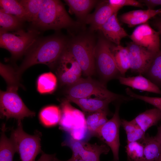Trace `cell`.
<instances>
[{"instance_id": "6da1fadb", "label": "cell", "mask_w": 161, "mask_h": 161, "mask_svg": "<svg viewBox=\"0 0 161 161\" xmlns=\"http://www.w3.org/2000/svg\"><path fill=\"white\" fill-rule=\"evenodd\" d=\"M63 37L57 35L39 37L26 54L20 65L15 69L20 78L27 69L38 64L53 67L66 47L68 43Z\"/></svg>"}, {"instance_id": "7a4b0ae2", "label": "cell", "mask_w": 161, "mask_h": 161, "mask_svg": "<svg viewBox=\"0 0 161 161\" xmlns=\"http://www.w3.org/2000/svg\"><path fill=\"white\" fill-rule=\"evenodd\" d=\"M78 25L69 16L62 2L57 0H43L36 18L32 22V28L38 30H58Z\"/></svg>"}, {"instance_id": "3957f363", "label": "cell", "mask_w": 161, "mask_h": 161, "mask_svg": "<svg viewBox=\"0 0 161 161\" xmlns=\"http://www.w3.org/2000/svg\"><path fill=\"white\" fill-rule=\"evenodd\" d=\"M6 91L0 90V117L7 119L13 118L21 121L25 117H33L35 113L30 110L19 95L18 90L19 81L15 78L7 79Z\"/></svg>"}, {"instance_id": "277c9868", "label": "cell", "mask_w": 161, "mask_h": 161, "mask_svg": "<svg viewBox=\"0 0 161 161\" xmlns=\"http://www.w3.org/2000/svg\"><path fill=\"white\" fill-rule=\"evenodd\" d=\"M65 93L66 99L87 98L94 96L96 97L114 100L126 101L132 99L110 91L103 83L93 80L90 77L86 78H80L76 83L68 86Z\"/></svg>"}, {"instance_id": "5b68a950", "label": "cell", "mask_w": 161, "mask_h": 161, "mask_svg": "<svg viewBox=\"0 0 161 161\" xmlns=\"http://www.w3.org/2000/svg\"><path fill=\"white\" fill-rule=\"evenodd\" d=\"M0 32V47L10 52L12 60L25 55L40 34L39 30L32 28L27 31L21 29L13 32Z\"/></svg>"}, {"instance_id": "8992f818", "label": "cell", "mask_w": 161, "mask_h": 161, "mask_svg": "<svg viewBox=\"0 0 161 161\" xmlns=\"http://www.w3.org/2000/svg\"><path fill=\"white\" fill-rule=\"evenodd\" d=\"M95 46L92 38L80 36L68 42L66 48L75 58L83 74L90 77L95 73Z\"/></svg>"}, {"instance_id": "52a82bcc", "label": "cell", "mask_w": 161, "mask_h": 161, "mask_svg": "<svg viewBox=\"0 0 161 161\" xmlns=\"http://www.w3.org/2000/svg\"><path fill=\"white\" fill-rule=\"evenodd\" d=\"M69 102L66 99L61 101L60 128L68 133L73 139L82 140L88 130L86 117L83 112L72 106Z\"/></svg>"}, {"instance_id": "ba28073f", "label": "cell", "mask_w": 161, "mask_h": 161, "mask_svg": "<svg viewBox=\"0 0 161 161\" xmlns=\"http://www.w3.org/2000/svg\"><path fill=\"white\" fill-rule=\"evenodd\" d=\"M41 132L36 131L33 135L26 133L21 121H18L17 128L12 131L10 137L15 142L17 152L21 161H35L37 156L43 152L41 149Z\"/></svg>"}, {"instance_id": "9c48e42d", "label": "cell", "mask_w": 161, "mask_h": 161, "mask_svg": "<svg viewBox=\"0 0 161 161\" xmlns=\"http://www.w3.org/2000/svg\"><path fill=\"white\" fill-rule=\"evenodd\" d=\"M112 45L106 38H100L95 46L94 57L95 67L102 78L107 82L120 74L111 50Z\"/></svg>"}, {"instance_id": "30bf717a", "label": "cell", "mask_w": 161, "mask_h": 161, "mask_svg": "<svg viewBox=\"0 0 161 161\" xmlns=\"http://www.w3.org/2000/svg\"><path fill=\"white\" fill-rule=\"evenodd\" d=\"M54 68L61 86H69L80 78L81 68L66 47L52 68Z\"/></svg>"}, {"instance_id": "8fae6325", "label": "cell", "mask_w": 161, "mask_h": 161, "mask_svg": "<svg viewBox=\"0 0 161 161\" xmlns=\"http://www.w3.org/2000/svg\"><path fill=\"white\" fill-rule=\"evenodd\" d=\"M119 108V105L116 106L112 117L102 126L96 134L111 149L113 156V161H119V129L121 125Z\"/></svg>"}, {"instance_id": "7c38bea8", "label": "cell", "mask_w": 161, "mask_h": 161, "mask_svg": "<svg viewBox=\"0 0 161 161\" xmlns=\"http://www.w3.org/2000/svg\"><path fill=\"white\" fill-rule=\"evenodd\" d=\"M62 145L69 147L72 151L73 154L86 161H100V155L102 154H107L110 150L106 144H92L82 140H75L71 137L65 140Z\"/></svg>"}, {"instance_id": "4fadbf2b", "label": "cell", "mask_w": 161, "mask_h": 161, "mask_svg": "<svg viewBox=\"0 0 161 161\" xmlns=\"http://www.w3.org/2000/svg\"><path fill=\"white\" fill-rule=\"evenodd\" d=\"M127 48L132 72L144 75L156 53H154L133 42L128 43Z\"/></svg>"}, {"instance_id": "5bb4252c", "label": "cell", "mask_w": 161, "mask_h": 161, "mask_svg": "<svg viewBox=\"0 0 161 161\" xmlns=\"http://www.w3.org/2000/svg\"><path fill=\"white\" fill-rule=\"evenodd\" d=\"M159 35L147 22L137 27L129 37L134 43L156 53L160 50Z\"/></svg>"}, {"instance_id": "9a60e30c", "label": "cell", "mask_w": 161, "mask_h": 161, "mask_svg": "<svg viewBox=\"0 0 161 161\" xmlns=\"http://www.w3.org/2000/svg\"><path fill=\"white\" fill-rule=\"evenodd\" d=\"M119 10L112 6L108 1H103L97 6L95 12L89 15L85 21L93 30H100L103 25Z\"/></svg>"}, {"instance_id": "2e32d148", "label": "cell", "mask_w": 161, "mask_h": 161, "mask_svg": "<svg viewBox=\"0 0 161 161\" xmlns=\"http://www.w3.org/2000/svg\"><path fill=\"white\" fill-rule=\"evenodd\" d=\"M117 13H114L103 25L100 30L106 40L119 45L123 38L129 35L119 22Z\"/></svg>"}, {"instance_id": "e0dca14e", "label": "cell", "mask_w": 161, "mask_h": 161, "mask_svg": "<svg viewBox=\"0 0 161 161\" xmlns=\"http://www.w3.org/2000/svg\"><path fill=\"white\" fill-rule=\"evenodd\" d=\"M118 78L121 84L128 86L133 89L161 95L160 89L149 79L143 76L142 75L128 77L120 76Z\"/></svg>"}, {"instance_id": "ac0fdd59", "label": "cell", "mask_w": 161, "mask_h": 161, "mask_svg": "<svg viewBox=\"0 0 161 161\" xmlns=\"http://www.w3.org/2000/svg\"><path fill=\"white\" fill-rule=\"evenodd\" d=\"M69 101L78 106L82 110L87 113L93 112L102 110L107 111L109 104L114 101L110 99H103L91 97L81 98L66 99Z\"/></svg>"}, {"instance_id": "d6986e66", "label": "cell", "mask_w": 161, "mask_h": 161, "mask_svg": "<svg viewBox=\"0 0 161 161\" xmlns=\"http://www.w3.org/2000/svg\"><path fill=\"white\" fill-rule=\"evenodd\" d=\"M145 132L161 121V111L155 108L147 110L131 120Z\"/></svg>"}, {"instance_id": "ffe728a7", "label": "cell", "mask_w": 161, "mask_h": 161, "mask_svg": "<svg viewBox=\"0 0 161 161\" xmlns=\"http://www.w3.org/2000/svg\"><path fill=\"white\" fill-rule=\"evenodd\" d=\"M140 142L143 146L145 161H157L160 154L161 142L155 136L148 135Z\"/></svg>"}, {"instance_id": "44dd1931", "label": "cell", "mask_w": 161, "mask_h": 161, "mask_svg": "<svg viewBox=\"0 0 161 161\" xmlns=\"http://www.w3.org/2000/svg\"><path fill=\"white\" fill-rule=\"evenodd\" d=\"M5 125L2 126L0 142V161H13V157L17 152V146L13 140L6 136Z\"/></svg>"}, {"instance_id": "7402d4cb", "label": "cell", "mask_w": 161, "mask_h": 161, "mask_svg": "<svg viewBox=\"0 0 161 161\" xmlns=\"http://www.w3.org/2000/svg\"><path fill=\"white\" fill-rule=\"evenodd\" d=\"M111 50L117 69L121 76H124L130 68L129 52L127 47L112 45Z\"/></svg>"}, {"instance_id": "603a6c76", "label": "cell", "mask_w": 161, "mask_h": 161, "mask_svg": "<svg viewBox=\"0 0 161 161\" xmlns=\"http://www.w3.org/2000/svg\"><path fill=\"white\" fill-rule=\"evenodd\" d=\"M69 11L81 20H85L91 9L97 1L92 0H66Z\"/></svg>"}, {"instance_id": "cb8c5ba5", "label": "cell", "mask_w": 161, "mask_h": 161, "mask_svg": "<svg viewBox=\"0 0 161 161\" xmlns=\"http://www.w3.org/2000/svg\"><path fill=\"white\" fill-rule=\"evenodd\" d=\"M61 115V109L57 106L52 105L43 109L39 113V118L44 126L50 127L59 123Z\"/></svg>"}, {"instance_id": "d4e9b609", "label": "cell", "mask_w": 161, "mask_h": 161, "mask_svg": "<svg viewBox=\"0 0 161 161\" xmlns=\"http://www.w3.org/2000/svg\"><path fill=\"white\" fill-rule=\"evenodd\" d=\"M107 111L102 110L88 113L86 117L88 130L92 134H96L100 129L109 120L107 117Z\"/></svg>"}, {"instance_id": "484cf974", "label": "cell", "mask_w": 161, "mask_h": 161, "mask_svg": "<svg viewBox=\"0 0 161 161\" xmlns=\"http://www.w3.org/2000/svg\"><path fill=\"white\" fill-rule=\"evenodd\" d=\"M144 75L147 78L161 88V50L155 55Z\"/></svg>"}, {"instance_id": "4316f807", "label": "cell", "mask_w": 161, "mask_h": 161, "mask_svg": "<svg viewBox=\"0 0 161 161\" xmlns=\"http://www.w3.org/2000/svg\"><path fill=\"white\" fill-rule=\"evenodd\" d=\"M0 8L5 12L13 15L23 21H28L26 12L18 1L0 0Z\"/></svg>"}, {"instance_id": "83f0119b", "label": "cell", "mask_w": 161, "mask_h": 161, "mask_svg": "<svg viewBox=\"0 0 161 161\" xmlns=\"http://www.w3.org/2000/svg\"><path fill=\"white\" fill-rule=\"evenodd\" d=\"M22 21L0 9V32L16 31L21 29Z\"/></svg>"}, {"instance_id": "f1b7e54d", "label": "cell", "mask_w": 161, "mask_h": 161, "mask_svg": "<svg viewBox=\"0 0 161 161\" xmlns=\"http://www.w3.org/2000/svg\"><path fill=\"white\" fill-rule=\"evenodd\" d=\"M57 78L51 72L43 73L38 78L37 82L38 91L41 94L51 93L56 87Z\"/></svg>"}, {"instance_id": "f546056e", "label": "cell", "mask_w": 161, "mask_h": 161, "mask_svg": "<svg viewBox=\"0 0 161 161\" xmlns=\"http://www.w3.org/2000/svg\"><path fill=\"white\" fill-rule=\"evenodd\" d=\"M24 8L28 18L31 23L36 18L41 9L43 0H18Z\"/></svg>"}, {"instance_id": "4dcf8cb0", "label": "cell", "mask_w": 161, "mask_h": 161, "mask_svg": "<svg viewBox=\"0 0 161 161\" xmlns=\"http://www.w3.org/2000/svg\"><path fill=\"white\" fill-rule=\"evenodd\" d=\"M125 148L128 161H145L143 146L140 142L128 143Z\"/></svg>"}, {"instance_id": "1f68e13d", "label": "cell", "mask_w": 161, "mask_h": 161, "mask_svg": "<svg viewBox=\"0 0 161 161\" xmlns=\"http://www.w3.org/2000/svg\"><path fill=\"white\" fill-rule=\"evenodd\" d=\"M161 13V9L157 10L148 9L145 14L141 16L120 19L123 23L126 24L129 27L141 24L146 22L151 18Z\"/></svg>"}, {"instance_id": "d6a6232c", "label": "cell", "mask_w": 161, "mask_h": 161, "mask_svg": "<svg viewBox=\"0 0 161 161\" xmlns=\"http://www.w3.org/2000/svg\"><path fill=\"white\" fill-rule=\"evenodd\" d=\"M125 90L126 93L130 97L143 101L153 105L161 111V97H151L139 95L135 93L129 88Z\"/></svg>"}, {"instance_id": "836d02e7", "label": "cell", "mask_w": 161, "mask_h": 161, "mask_svg": "<svg viewBox=\"0 0 161 161\" xmlns=\"http://www.w3.org/2000/svg\"><path fill=\"white\" fill-rule=\"evenodd\" d=\"M109 3L114 7L119 10L124 6H132L137 7L143 6L138 1L135 0H109Z\"/></svg>"}, {"instance_id": "e575fe53", "label": "cell", "mask_w": 161, "mask_h": 161, "mask_svg": "<svg viewBox=\"0 0 161 161\" xmlns=\"http://www.w3.org/2000/svg\"><path fill=\"white\" fill-rule=\"evenodd\" d=\"M126 134L127 143L133 142H140L145 136V132L139 127L133 131Z\"/></svg>"}, {"instance_id": "d590c367", "label": "cell", "mask_w": 161, "mask_h": 161, "mask_svg": "<svg viewBox=\"0 0 161 161\" xmlns=\"http://www.w3.org/2000/svg\"><path fill=\"white\" fill-rule=\"evenodd\" d=\"M121 125L123 127L126 134L133 131L139 127L132 120L128 121L124 119L121 120Z\"/></svg>"}, {"instance_id": "8d00e7d4", "label": "cell", "mask_w": 161, "mask_h": 161, "mask_svg": "<svg viewBox=\"0 0 161 161\" xmlns=\"http://www.w3.org/2000/svg\"><path fill=\"white\" fill-rule=\"evenodd\" d=\"M148 10V9L130 11L122 14L120 17V19L138 17L145 14Z\"/></svg>"}, {"instance_id": "74e56055", "label": "cell", "mask_w": 161, "mask_h": 161, "mask_svg": "<svg viewBox=\"0 0 161 161\" xmlns=\"http://www.w3.org/2000/svg\"><path fill=\"white\" fill-rule=\"evenodd\" d=\"M138 1L141 3L144 4L148 9L153 10L154 7L161 5V0H141Z\"/></svg>"}, {"instance_id": "f35d334b", "label": "cell", "mask_w": 161, "mask_h": 161, "mask_svg": "<svg viewBox=\"0 0 161 161\" xmlns=\"http://www.w3.org/2000/svg\"><path fill=\"white\" fill-rule=\"evenodd\" d=\"M53 161H86L85 160L81 159V158H80L79 157L77 156H76V155H75L72 154L71 157L70 159H69L67 160L63 161V160H60L58 159L55 156L53 159Z\"/></svg>"}, {"instance_id": "ab89813d", "label": "cell", "mask_w": 161, "mask_h": 161, "mask_svg": "<svg viewBox=\"0 0 161 161\" xmlns=\"http://www.w3.org/2000/svg\"><path fill=\"white\" fill-rule=\"evenodd\" d=\"M154 25L157 29L161 37V21L159 20L156 21L154 22Z\"/></svg>"}, {"instance_id": "60d3db41", "label": "cell", "mask_w": 161, "mask_h": 161, "mask_svg": "<svg viewBox=\"0 0 161 161\" xmlns=\"http://www.w3.org/2000/svg\"><path fill=\"white\" fill-rule=\"evenodd\" d=\"M155 136L158 140L161 142V125L158 127L157 134Z\"/></svg>"}, {"instance_id": "b9f144b4", "label": "cell", "mask_w": 161, "mask_h": 161, "mask_svg": "<svg viewBox=\"0 0 161 161\" xmlns=\"http://www.w3.org/2000/svg\"><path fill=\"white\" fill-rule=\"evenodd\" d=\"M157 161H161V152H160V157L157 160Z\"/></svg>"}, {"instance_id": "7bdbcfd3", "label": "cell", "mask_w": 161, "mask_h": 161, "mask_svg": "<svg viewBox=\"0 0 161 161\" xmlns=\"http://www.w3.org/2000/svg\"><path fill=\"white\" fill-rule=\"evenodd\" d=\"M160 20L161 21V13H160Z\"/></svg>"}]
</instances>
